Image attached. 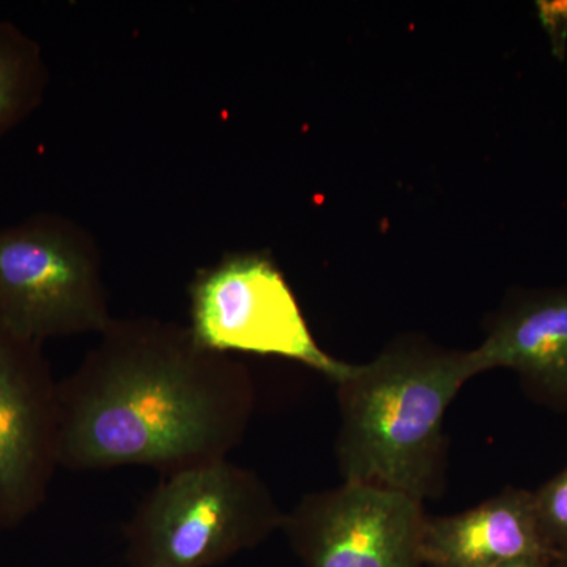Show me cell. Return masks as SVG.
I'll list each match as a JSON object with an SVG mask.
<instances>
[{"mask_svg":"<svg viewBox=\"0 0 567 567\" xmlns=\"http://www.w3.org/2000/svg\"><path fill=\"white\" fill-rule=\"evenodd\" d=\"M423 505L401 492L342 481L303 496L281 529L306 567H421Z\"/></svg>","mask_w":567,"mask_h":567,"instance_id":"8992f818","label":"cell"},{"mask_svg":"<svg viewBox=\"0 0 567 567\" xmlns=\"http://www.w3.org/2000/svg\"><path fill=\"white\" fill-rule=\"evenodd\" d=\"M540 24L550 39L551 50L558 59L565 58L567 43V0H539L536 3Z\"/></svg>","mask_w":567,"mask_h":567,"instance_id":"7c38bea8","label":"cell"},{"mask_svg":"<svg viewBox=\"0 0 567 567\" xmlns=\"http://www.w3.org/2000/svg\"><path fill=\"white\" fill-rule=\"evenodd\" d=\"M473 352L483 374L514 369L537 390L567 399V292L509 309Z\"/></svg>","mask_w":567,"mask_h":567,"instance_id":"9c48e42d","label":"cell"},{"mask_svg":"<svg viewBox=\"0 0 567 567\" xmlns=\"http://www.w3.org/2000/svg\"><path fill=\"white\" fill-rule=\"evenodd\" d=\"M112 319L102 251L84 226L41 212L0 229V327L44 344L102 334Z\"/></svg>","mask_w":567,"mask_h":567,"instance_id":"277c9868","label":"cell"},{"mask_svg":"<svg viewBox=\"0 0 567 567\" xmlns=\"http://www.w3.org/2000/svg\"><path fill=\"white\" fill-rule=\"evenodd\" d=\"M59 450V382L43 344L0 327V529L20 527L47 503Z\"/></svg>","mask_w":567,"mask_h":567,"instance_id":"52a82bcc","label":"cell"},{"mask_svg":"<svg viewBox=\"0 0 567 567\" xmlns=\"http://www.w3.org/2000/svg\"><path fill=\"white\" fill-rule=\"evenodd\" d=\"M551 567H567V551L558 555V557L551 561Z\"/></svg>","mask_w":567,"mask_h":567,"instance_id":"5bb4252c","label":"cell"},{"mask_svg":"<svg viewBox=\"0 0 567 567\" xmlns=\"http://www.w3.org/2000/svg\"><path fill=\"white\" fill-rule=\"evenodd\" d=\"M421 558L431 567H496L557 557L540 535L533 495L509 488L464 513L427 516Z\"/></svg>","mask_w":567,"mask_h":567,"instance_id":"ba28073f","label":"cell"},{"mask_svg":"<svg viewBox=\"0 0 567 567\" xmlns=\"http://www.w3.org/2000/svg\"><path fill=\"white\" fill-rule=\"evenodd\" d=\"M540 535L555 557L567 551V468L533 495Z\"/></svg>","mask_w":567,"mask_h":567,"instance_id":"8fae6325","label":"cell"},{"mask_svg":"<svg viewBox=\"0 0 567 567\" xmlns=\"http://www.w3.org/2000/svg\"><path fill=\"white\" fill-rule=\"evenodd\" d=\"M555 558H520L513 561L503 563L496 567H551Z\"/></svg>","mask_w":567,"mask_h":567,"instance_id":"4fadbf2b","label":"cell"},{"mask_svg":"<svg viewBox=\"0 0 567 567\" xmlns=\"http://www.w3.org/2000/svg\"><path fill=\"white\" fill-rule=\"evenodd\" d=\"M48 85L50 69L39 41L0 20V136L39 110Z\"/></svg>","mask_w":567,"mask_h":567,"instance_id":"30bf717a","label":"cell"},{"mask_svg":"<svg viewBox=\"0 0 567 567\" xmlns=\"http://www.w3.org/2000/svg\"><path fill=\"white\" fill-rule=\"evenodd\" d=\"M270 488L227 458L162 476L123 528L130 567H215L282 528Z\"/></svg>","mask_w":567,"mask_h":567,"instance_id":"3957f363","label":"cell"},{"mask_svg":"<svg viewBox=\"0 0 567 567\" xmlns=\"http://www.w3.org/2000/svg\"><path fill=\"white\" fill-rule=\"evenodd\" d=\"M189 330L205 349L270 354L315 369L338 385L352 365L324 352L292 287L264 252H238L189 284Z\"/></svg>","mask_w":567,"mask_h":567,"instance_id":"5b68a950","label":"cell"},{"mask_svg":"<svg viewBox=\"0 0 567 567\" xmlns=\"http://www.w3.org/2000/svg\"><path fill=\"white\" fill-rule=\"evenodd\" d=\"M61 466L95 472L152 466L162 476L224 461L256 406L251 372L213 352L189 327L112 319L73 374L59 382Z\"/></svg>","mask_w":567,"mask_h":567,"instance_id":"6da1fadb","label":"cell"},{"mask_svg":"<svg viewBox=\"0 0 567 567\" xmlns=\"http://www.w3.org/2000/svg\"><path fill=\"white\" fill-rule=\"evenodd\" d=\"M483 374L473 350H445L416 338L353 364L338 383L336 456L346 483L401 492L424 503L445 486L447 406Z\"/></svg>","mask_w":567,"mask_h":567,"instance_id":"7a4b0ae2","label":"cell"}]
</instances>
